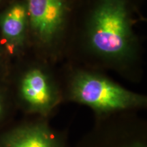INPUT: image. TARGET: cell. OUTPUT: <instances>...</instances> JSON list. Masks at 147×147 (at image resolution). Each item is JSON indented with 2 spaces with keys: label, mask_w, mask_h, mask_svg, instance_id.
<instances>
[{
  "label": "cell",
  "mask_w": 147,
  "mask_h": 147,
  "mask_svg": "<svg viewBox=\"0 0 147 147\" xmlns=\"http://www.w3.org/2000/svg\"><path fill=\"white\" fill-rule=\"evenodd\" d=\"M143 0H80L64 61L113 71L132 83L144 76L136 25Z\"/></svg>",
  "instance_id": "1"
},
{
  "label": "cell",
  "mask_w": 147,
  "mask_h": 147,
  "mask_svg": "<svg viewBox=\"0 0 147 147\" xmlns=\"http://www.w3.org/2000/svg\"><path fill=\"white\" fill-rule=\"evenodd\" d=\"M136 112L95 118L74 147H147V121Z\"/></svg>",
  "instance_id": "5"
},
{
  "label": "cell",
  "mask_w": 147,
  "mask_h": 147,
  "mask_svg": "<svg viewBox=\"0 0 147 147\" xmlns=\"http://www.w3.org/2000/svg\"><path fill=\"white\" fill-rule=\"evenodd\" d=\"M58 66L32 53L12 62L6 82L24 115L51 119L63 104Z\"/></svg>",
  "instance_id": "3"
},
{
  "label": "cell",
  "mask_w": 147,
  "mask_h": 147,
  "mask_svg": "<svg viewBox=\"0 0 147 147\" xmlns=\"http://www.w3.org/2000/svg\"><path fill=\"white\" fill-rule=\"evenodd\" d=\"M0 147H71L67 129L51 125L50 118L25 115L0 131Z\"/></svg>",
  "instance_id": "6"
},
{
  "label": "cell",
  "mask_w": 147,
  "mask_h": 147,
  "mask_svg": "<svg viewBox=\"0 0 147 147\" xmlns=\"http://www.w3.org/2000/svg\"><path fill=\"white\" fill-rule=\"evenodd\" d=\"M0 40L12 62L31 52L25 0H13L0 10Z\"/></svg>",
  "instance_id": "7"
},
{
  "label": "cell",
  "mask_w": 147,
  "mask_h": 147,
  "mask_svg": "<svg viewBox=\"0 0 147 147\" xmlns=\"http://www.w3.org/2000/svg\"><path fill=\"white\" fill-rule=\"evenodd\" d=\"M64 103L89 108L95 118L147 108V96L124 87L105 71L64 61L58 66Z\"/></svg>",
  "instance_id": "2"
},
{
  "label": "cell",
  "mask_w": 147,
  "mask_h": 147,
  "mask_svg": "<svg viewBox=\"0 0 147 147\" xmlns=\"http://www.w3.org/2000/svg\"><path fill=\"white\" fill-rule=\"evenodd\" d=\"M14 99L6 81L0 82V131L13 122L17 111Z\"/></svg>",
  "instance_id": "8"
},
{
  "label": "cell",
  "mask_w": 147,
  "mask_h": 147,
  "mask_svg": "<svg viewBox=\"0 0 147 147\" xmlns=\"http://www.w3.org/2000/svg\"><path fill=\"white\" fill-rule=\"evenodd\" d=\"M31 52L55 65L64 61L80 0H25Z\"/></svg>",
  "instance_id": "4"
},
{
  "label": "cell",
  "mask_w": 147,
  "mask_h": 147,
  "mask_svg": "<svg viewBox=\"0 0 147 147\" xmlns=\"http://www.w3.org/2000/svg\"><path fill=\"white\" fill-rule=\"evenodd\" d=\"M12 1H13V0H0V10L4 8L5 5H8Z\"/></svg>",
  "instance_id": "10"
},
{
  "label": "cell",
  "mask_w": 147,
  "mask_h": 147,
  "mask_svg": "<svg viewBox=\"0 0 147 147\" xmlns=\"http://www.w3.org/2000/svg\"><path fill=\"white\" fill-rule=\"evenodd\" d=\"M12 64V61L0 40V82L7 80Z\"/></svg>",
  "instance_id": "9"
}]
</instances>
